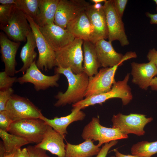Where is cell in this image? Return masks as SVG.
Returning a JSON list of instances; mask_svg holds the SVG:
<instances>
[{
	"instance_id": "cell-31",
	"label": "cell",
	"mask_w": 157,
	"mask_h": 157,
	"mask_svg": "<svg viewBox=\"0 0 157 157\" xmlns=\"http://www.w3.org/2000/svg\"><path fill=\"white\" fill-rule=\"evenodd\" d=\"M14 92L12 88L0 90V112L5 110L6 104Z\"/></svg>"
},
{
	"instance_id": "cell-28",
	"label": "cell",
	"mask_w": 157,
	"mask_h": 157,
	"mask_svg": "<svg viewBox=\"0 0 157 157\" xmlns=\"http://www.w3.org/2000/svg\"><path fill=\"white\" fill-rule=\"evenodd\" d=\"M40 0H16L15 6L34 21L39 12Z\"/></svg>"
},
{
	"instance_id": "cell-46",
	"label": "cell",
	"mask_w": 157,
	"mask_h": 157,
	"mask_svg": "<svg viewBox=\"0 0 157 157\" xmlns=\"http://www.w3.org/2000/svg\"><path fill=\"white\" fill-rule=\"evenodd\" d=\"M153 1L157 5V0H154Z\"/></svg>"
},
{
	"instance_id": "cell-17",
	"label": "cell",
	"mask_w": 157,
	"mask_h": 157,
	"mask_svg": "<svg viewBox=\"0 0 157 157\" xmlns=\"http://www.w3.org/2000/svg\"><path fill=\"white\" fill-rule=\"evenodd\" d=\"M20 42L11 40L6 34L0 33V52L2 60L5 65V71L9 76H14L16 74L15 57Z\"/></svg>"
},
{
	"instance_id": "cell-8",
	"label": "cell",
	"mask_w": 157,
	"mask_h": 157,
	"mask_svg": "<svg viewBox=\"0 0 157 157\" xmlns=\"http://www.w3.org/2000/svg\"><path fill=\"white\" fill-rule=\"evenodd\" d=\"M153 120L152 117L147 118L143 114L131 113L125 115L119 113L113 115L111 119L112 127L118 129L125 134L141 136L145 133V126Z\"/></svg>"
},
{
	"instance_id": "cell-18",
	"label": "cell",
	"mask_w": 157,
	"mask_h": 157,
	"mask_svg": "<svg viewBox=\"0 0 157 157\" xmlns=\"http://www.w3.org/2000/svg\"><path fill=\"white\" fill-rule=\"evenodd\" d=\"M132 82L142 89L147 90L150 83L157 75V69L151 61L139 63L133 62L131 64Z\"/></svg>"
},
{
	"instance_id": "cell-1",
	"label": "cell",
	"mask_w": 157,
	"mask_h": 157,
	"mask_svg": "<svg viewBox=\"0 0 157 157\" xmlns=\"http://www.w3.org/2000/svg\"><path fill=\"white\" fill-rule=\"evenodd\" d=\"M55 74H63L68 82V88L64 93L59 92L55 97L57 101L54 104L56 107L77 103L84 99L88 85L89 77L84 72L74 73L70 67H60L54 69Z\"/></svg>"
},
{
	"instance_id": "cell-2",
	"label": "cell",
	"mask_w": 157,
	"mask_h": 157,
	"mask_svg": "<svg viewBox=\"0 0 157 157\" xmlns=\"http://www.w3.org/2000/svg\"><path fill=\"white\" fill-rule=\"evenodd\" d=\"M129 77L130 74L127 73L123 80L115 81L109 91L85 98L72 104V107L81 110L90 106L101 104L107 100L113 98L121 99L123 105L128 104L133 99L131 89L128 84Z\"/></svg>"
},
{
	"instance_id": "cell-25",
	"label": "cell",
	"mask_w": 157,
	"mask_h": 157,
	"mask_svg": "<svg viewBox=\"0 0 157 157\" xmlns=\"http://www.w3.org/2000/svg\"><path fill=\"white\" fill-rule=\"evenodd\" d=\"M60 0H40L39 12L35 21L39 26L54 23Z\"/></svg>"
},
{
	"instance_id": "cell-23",
	"label": "cell",
	"mask_w": 157,
	"mask_h": 157,
	"mask_svg": "<svg viewBox=\"0 0 157 157\" xmlns=\"http://www.w3.org/2000/svg\"><path fill=\"white\" fill-rule=\"evenodd\" d=\"M93 141L87 139L76 145L67 142L65 146V157H91L97 155L101 148L97 145H95Z\"/></svg>"
},
{
	"instance_id": "cell-40",
	"label": "cell",
	"mask_w": 157,
	"mask_h": 157,
	"mask_svg": "<svg viewBox=\"0 0 157 157\" xmlns=\"http://www.w3.org/2000/svg\"><path fill=\"white\" fill-rule=\"evenodd\" d=\"M150 87L152 90L157 91V76L153 78L150 83Z\"/></svg>"
},
{
	"instance_id": "cell-16",
	"label": "cell",
	"mask_w": 157,
	"mask_h": 157,
	"mask_svg": "<svg viewBox=\"0 0 157 157\" xmlns=\"http://www.w3.org/2000/svg\"><path fill=\"white\" fill-rule=\"evenodd\" d=\"M85 12L90 20L92 27L90 41L95 44L99 40L108 38V29L104 6L101 9L96 10L90 5Z\"/></svg>"
},
{
	"instance_id": "cell-27",
	"label": "cell",
	"mask_w": 157,
	"mask_h": 157,
	"mask_svg": "<svg viewBox=\"0 0 157 157\" xmlns=\"http://www.w3.org/2000/svg\"><path fill=\"white\" fill-rule=\"evenodd\" d=\"M131 152L132 155L139 157H151L157 153V141L138 142L133 145Z\"/></svg>"
},
{
	"instance_id": "cell-33",
	"label": "cell",
	"mask_w": 157,
	"mask_h": 157,
	"mask_svg": "<svg viewBox=\"0 0 157 157\" xmlns=\"http://www.w3.org/2000/svg\"><path fill=\"white\" fill-rule=\"evenodd\" d=\"M26 148L30 157H50L47 154L46 151L35 145H29Z\"/></svg>"
},
{
	"instance_id": "cell-12",
	"label": "cell",
	"mask_w": 157,
	"mask_h": 157,
	"mask_svg": "<svg viewBox=\"0 0 157 157\" xmlns=\"http://www.w3.org/2000/svg\"><path fill=\"white\" fill-rule=\"evenodd\" d=\"M90 5L84 0H60L54 23L66 29L68 23L85 11Z\"/></svg>"
},
{
	"instance_id": "cell-6",
	"label": "cell",
	"mask_w": 157,
	"mask_h": 157,
	"mask_svg": "<svg viewBox=\"0 0 157 157\" xmlns=\"http://www.w3.org/2000/svg\"><path fill=\"white\" fill-rule=\"evenodd\" d=\"M13 121L24 119H40L41 110L27 98L13 94L5 110Z\"/></svg>"
},
{
	"instance_id": "cell-35",
	"label": "cell",
	"mask_w": 157,
	"mask_h": 157,
	"mask_svg": "<svg viewBox=\"0 0 157 157\" xmlns=\"http://www.w3.org/2000/svg\"><path fill=\"white\" fill-rule=\"evenodd\" d=\"M117 143V140H113L105 144L96 157H106L110 148L116 145Z\"/></svg>"
},
{
	"instance_id": "cell-43",
	"label": "cell",
	"mask_w": 157,
	"mask_h": 157,
	"mask_svg": "<svg viewBox=\"0 0 157 157\" xmlns=\"http://www.w3.org/2000/svg\"><path fill=\"white\" fill-rule=\"evenodd\" d=\"M92 6L93 8L96 10H99L102 8L103 7V5H102L101 3H94Z\"/></svg>"
},
{
	"instance_id": "cell-41",
	"label": "cell",
	"mask_w": 157,
	"mask_h": 157,
	"mask_svg": "<svg viewBox=\"0 0 157 157\" xmlns=\"http://www.w3.org/2000/svg\"><path fill=\"white\" fill-rule=\"evenodd\" d=\"M6 154L2 141L0 142V157H4Z\"/></svg>"
},
{
	"instance_id": "cell-38",
	"label": "cell",
	"mask_w": 157,
	"mask_h": 157,
	"mask_svg": "<svg viewBox=\"0 0 157 157\" xmlns=\"http://www.w3.org/2000/svg\"><path fill=\"white\" fill-rule=\"evenodd\" d=\"M156 10L157 11V7L156 8ZM146 15L150 18V24H157V13L156 14H152L147 12L146 13Z\"/></svg>"
},
{
	"instance_id": "cell-32",
	"label": "cell",
	"mask_w": 157,
	"mask_h": 157,
	"mask_svg": "<svg viewBox=\"0 0 157 157\" xmlns=\"http://www.w3.org/2000/svg\"><path fill=\"white\" fill-rule=\"evenodd\" d=\"M13 122L5 110L0 112V129L8 132Z\"/></svg>"
},
{
	"instance_id": "cell-29",
	"label": "cell",
	"mask_w": 157,
	"mask_h": 157,
	"mask_svg": "<svg viewBox=\"0 0 157 157\" xmlns=\"http://www.w3.org/2000/svg\"><path fill=\"white\" fill-rule=\"evenodd\" d=\"M14 6L13 4L0 5V26L7 24Z\"/></svg>"
},
{
	"instance_id": "cell-47",
	"label": "cell",
	"mask_w": 157,
	"mask_h": 157,
	"mask_svg": "<svg viewBox=\"0 0 157 157\" xmlns=\"http://www.w3.org/2000/svg\"><path fill=\"white\" fill-rule=\"evenodd\" d=\"M110 157H116L115 156H110Z\"/></svg>"
},
{
	"instance_id": "cell-11",
	"label": "cell",
	"mask_w": 157,
	"mask_h": 157,
	"mask_svg": "<svg viewBox=\"0 0 157 157\" xmlns=\"http://www.w3.org/2000/svg\"><path fill=\"white\" fill-rule=\"evenodd\" d=\"M124 61H122L113 67L101 69L96 75L89 77L85 97L86 98L110 90L115 81L114 76L116 71Z\"/></svg>"
},
{
	"instance_id": "cell-45",
	"label": "cell",
	"mask_w": 157,
	"mask_h": 157,
	"mask_svg": "<svg viewBox=\"0 0 157 157\" xmlns=\"http://www.w3.org/2000/svg\"><path fill=\"white\" fill-rule=\"evenodd\" d=\"M14 154H6L4 157H13Z\"/></svg>"
},
{
	"instance_id": "cell-3",
	"label": "cell",
	"mask_w": 157,
	"mask_h": 157,
	"mask_svg": "<svg viewBox=\"0 0 157 157\" xmlns=\"http://www.w3.org/2000/svg\"><path fill=\"white\" fill-rule=\"evenodd\" d=\"M83 41L75 38L71 43L55 51V66L70 67L74 74L83 72L82 47Z\"/></svg>"
},
{
	"instance_id": "cell-30",
	"label": "cell",
	"mask_w": 157,
	"mask_h": 157,
	"mask_svg": "<svg viewBox=\"0 0 157 157\" xmlns=\"http://www.w3.org/2000/svg\"><path fill=\"white\" fill-rule=\"evenodd\" d=\"M17 78L11 76L5 71L0 72V90L11 88L14 83L17 81Z\"/></svg>"
},
{
	"instance_id": "cell-34",
	"label": "cell",
	"mask_w": 157,
	"mask_h": 157,
	"mask_svg": "<svg viewBox=\"0 0 157 157\" xmlns=\"http://www.w3.org/2000/svg\"><path fill=\"white\" fill-rule=\"evenodd\" d=\"M112 0L116 11L119 16L122 18L128 1L127 0Z\"/></svg>"
},
{
	"instance_id": "cell-15",
	"label": "cell",
	"mask_w": 157,
	"mask_h": 157,
	"mask_svg": "<svg viewBox=\"0 0 157 157\" xmlns=\"http://www.w3.org/2000/svg\"><path fill=\"white\" fill-rule=\"evenodd\" d=\"M39 28L48 44L55 51L70 43L75 39L67 29L54 23L39 26Z\"/></svg>"
},
{
	"instance_id": "cell-19",
	"label": "cell",
	"mask_w": 157,
	"mask_h": 157,
	"mask_svg": "<svg viewBox=\"0 0 157 157\" xmlns=\"http://www.w3.org/2000/svg\"><path fill=\"white\" fill-rule=\"evenodd\" d=\"M65 137L48 125L42 141L35 146L49 151L57 157H65Z\"/></svg>"
},
{
	"instance_id": "cell-7",
	"label": "cell",
	"mask_w": 157,
	"mask_h": 157,
	"mask_svg": "<svg viewBox=\"0 0 157 157\" xmlns=\"http://www.w3.org/2000/svg\"><path fill=\"white\" fill-rule=\"evenodd\" d=\"M26 16L34 34L38 52L36 65L40 70L46 72L51 70L55 66V51L47 42L38 24L30 17Z\"/></svg>"
},
{
	"instance_id": "cell-24",
	"label": "cell",
	"mask_w": 157,
	"mask_h": 157,
	"mask_svg": "<svg viewBox=\"0 0 157 157\" xmlns=\"http://www.w3.org/2000/svg\"><path fill=\"white\" fill-rule=\"evenodd\" d=\"M27 42L22 48L20 57L23 63L22 67L17 70L16 74L22 72L24 74L32 64L35 60L37 53L35 51L37 45L35 37L33 31H31L26 36Z\"/></svg>"
},
{
	"instance_id": "cell-26",
	"label": "cell",
	"mask_w": 157,
	"mask_h": 157,
	"mask_svg": "<svg viewBox=\"0 0 157 157\" xmlns=\"http://www.w3.org/2000/svg\"><path fill=\"white\" fill-rule=\"evenodd\" d=\"M0 137L7 154H12L24 145L31 143L26 139L0 129Z\"/></svg>"
},
{
	"instance_id": "cell-9",
	"label": "cell",
	"mask_w": 157,
	"mask_h": 157,
	"mask_svg": "<svg viewBox=\"0 0 157 157\" xmlns=\"http://www.w3.org/2000/svg\"><path fill=\"white\" fill-rule=\"evenodd\" d=\"M0 28L10 39L17 42L25 41L31 31L26 14L15 6L7 24Z\"/></svg>"
},
{
	"instance_id": "cell-36",
	"label": "cell",
	"mask_w": 157,
	"mask_h": 157,
	"mask_svg": "<svg viewBox=\"0 0 157 157\" xmlns=\"http://www.w3.org/2000/svg\"><path fill=\"white\" fill-rule=\"evenodd\" d=\"M149 61L152 62L157 69V50L153 48L149 50L147 55Z\"/></svg>"
},
{
	"instance_id": "cell-4",
	"label": "cell",
	"mask_w": 157,
	"mask_h": 157,
	"mask_svg": "<svg viewBox=\"0 0 157 157\" xmlns=\"http://www.w3.org/2000/svg\"><path fill=\"white\" fill-rule=\"evenodd\" d=\"M47 125L40 119H23L13 122L8 132L37 144L43 139Z\"/></svg>"
},
{
	"instance_id": "cell-20",
	"label": "cell",
	"mask_w": 157,
	"mask_h": 157,
	"mask_svg": "<svg viewBox=\"0 0 157 157\" xmlns=\"http://www.w3.org/2000/svg\"><path fill=\"white\" fill-rule=\"evenodd\" d=\"M85 116V114L81 110L73 108L71 110V113L65 116L60 117H56L53 119H50L47 118L42 115L40 119L65 137L68 133L67 131V127L74 122L83 120Z\"/></svg>"
},
{
	"instance_id": "cell-5",
	"label": "cell",
	"mask_w": 157,
	"mask_h": 157,
	"mask_svg": "<svg viewBox=\"0 0 157 157\" xmlns=\"http://www.w3.org/2000/svg\"><path fill=\"white\" fill-rule=\"evenodd\" d=\"M82 138L98 141L100 147L102 144L113 140L127 139L128 135L122 133L118 129L108 128L100 124L98 117H93L84 127L81 135Z\"/></svg>"
},
{
	"instance_id": "cell-22",
	"label": "cell",
	"mask_w": 157,
	"mask_h": 157,
	"mask_svg": "<svg viewBox=\"0 0 157 157\" xmlns=\"http://www.w3.org/2000/svg\"><path fill=\"white\" fill-rule=\"evenodd\" d=\"M84 53L83 70L89 77L96 75L98 69L101 67L98 58L94 44L90 41H83Z\"/></svg>"
},
{
	"instance_id": "cell-13",
	"label": "cell",
	"mask_w": 157,
	"mask_h": 157,
	"mask_svg": "<svg viewBox=\"0 0 157 157\" xmlns=\"http://www.w3.org/2000/svg\"><path fill=\"white\" fill-rule=\"evenodd\" d=\"M94 45L101 66L104 68L113 67L122 61L137 57L135 52H128L124 55L117 52L113 48L112 42L105 39L98 41Z\"/></svg>"
},
{
	"instance_id": "cell-44",
	"label": "cell",
	"mask_w": 157,
	"mask_h": 157,
	"mask_svg": "<svg viewBox=\"0 0 157 157\" xmlns=\"http://www.w3.org/2000/svg\"><path fill=\"white\" fill-rule=\"evenodd\" d=\"M106 0H91L92 2H93L94 3H101L102 2H104Z\"/></svg>"
},
{
	"instance_id": "cell-14",
	"label": "cell",
	"mask_w": 157,
	"mask_h": 157,
	"mask_svg": "<svg viewBox=\"0 0 157 157\" xmlns=\"http://www.w3.org/2000/svg\"><path fill=\"white\" fill-rule=\"evenodd\" d=\"M60 74H56L49 76L43 74L37 67L35 60L26 71L25 73L17 78V81L22 84L29 83L33 84L35 90L37 91L44 90L50 87H57L58 81Z\"/></svg>"
},
{
	"instance_id": "cell-21",
	"label": "cell",
	"mask_w": 157,
	"mask_h": 157,
	"mask_svg": "<svg viewBox=\"0 0 157 157\" xmlns=\"http://www.w3.org/2000/svg\"><path fill=\"white\" fill-rule=\"evenodd\" d=\"M66 29L75 38L81 39L83 41H90L92 27L85 11L69 22Z\"/></svg>"
},
{
	"instance_id": "cell-39",
	"label": "cell",
	"mask_w": 157,
	"mask_h": 157,
	"mask_svg": "<svg viewBox=\"0 0 157 157\" xmlns=\"http://www.w3.org/2000/svg\"><path fill=\"white\" fill-rule=\"evenodd\" d=\"M113 150L115 153L116 157H140L133 155H126L123 154L120 152L117 149H114Z\"/></svg>"
},
{
	"instance_id": "cell-42",
	"label": "cell",
	"mask_w": 157,
	"mask_h": 157,
	"mask_svg": "<svg viewBox=\"0 0 157 157\" xmlns=\"http://www.w3.org/2000/svg\"><path fill=\"white\" fill-rule=\"evenodd\" d=\"M16 0H0V3L1 4H13L14 5L15 4Z\"/></svg>"
},
{
	"instance_id": "cell-37",
	"label": "cell",
	"mask_w": 157,
	"mask_h": 157,
	"mask_svg": "<svg viewBox=\"0 0 157 157\" xmlns=\"http://www.w3.org/2000/svg\"><path fill=\"white\" fill-rule=\"evenodd\" d=\"M13 157H30L27 148L17 149L14 154Z\"/></svg>"
},
{
	"instance_id": "cell-10",
	"label": "cell",
	"mask_w": 157,
	"mask_h": 157,
	"mask_svg": "<svg viewBox=\"0 0 157 157\" xmlns=\"http://www.w3.org/2000/svg\"><path fill=\"white\" fill-rule=\"evenodd\" d=\"M103 6L108 29V41L112 42L117 40L122 46L128 45L129 42L125 33L124 23L122 18L116 11L112 0H106Z\"/></svg>"
}]
</instances>
